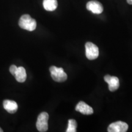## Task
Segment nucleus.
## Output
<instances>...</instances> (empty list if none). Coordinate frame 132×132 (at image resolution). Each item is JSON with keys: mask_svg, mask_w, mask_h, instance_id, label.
<instances>
[{"mask_svg": "<svg viewBox=\"0 0 132 132\" xmlns=\"http://www.w3.org/2000/svg\"><path fill=\"white\" fill-rule=\"evenodd\" d=\"M17 68L18 67L15 65H12L11 67H10L9 71L12 75H14V76L15 75V73L16 71V70H17Z\"/></svg>", "mask_w": 132, "mask_h": 132, "instance_id": "obj_13", "label": "nucleus"}, {"mask_svg": "<svg viewBox=\"0 0 132 132\" xmlns=\"http://www.w3.org/2000/svg\"><path fill=\"white\" fill-rule=\"evenodd\" d=\"M86 8L93 14H100L103 11L102 4L97 1H90L86 4Z\"/></svg>", "mask_w": 132, "mask_h": 132, "instance_id": "obj_7", "label": "nucleus"}, {"mask_svg": "<svg viewBox=\"0 0 132 132\" xmlns=\"http://www.w3.org/2000/svg\"><path fill=\"white\" fill-rule=\"evenodd\" d=\"M3 107L8 113L14 114L18 110V105L15 101L9 100H5L3 102Z\"/></svg>", "mask_w": 132, "mask_h": 132, "instance_id": "obj_9", "label": "nucleus"}, {"mask_svg": "<svg viewBox=\"0 0 132 132\" xmlns=\"http://www.w3.org/2000/svg\"><path fill=\"white\" fill-rule=\"evenodd\" d=\"M19 24L21 28L28 31H34L37 26L36 21L28 14L23 15L21 16L19 20Z\"/></svg>", "mask_w": 132, "mask_h": 132, "instance_id": "obj_1", "label": "nucleus"}, {"mask_svg": "<svg viewBox=\"0 0 132 132\" xmlns=\"http://www.w3.org/2000/svg\"><path fill=\"white\" fill-rule=\"evenodd\" d=\"M77 121L74 119H69L68 127L66 130V132H76L77 131Z\"/></svg>", "mask_w": 132, "mask_h": 132, "instance_id": "obj_12", "label": "nucleus"}, {"mask_svg": "<svg viewBox=\"0 0 132 132\" xmlns=\"http://www.w3.org/2000/svg\"><path fill=\"white\" fill-rule=\"evenodd\" d=\"M2 131H3V130L0 128V132H2Z\"/></svg>", "mask_w": 132, "mask_h": 132, "instance_id": "obj_15", "label": "nucleus"}, {"mask_svg": "<svg viewBox=\"0 0 132 132\" xmlns=\"http://www.w3.org/2000/svg\"><path fill=\"white\" fill-rule=\"evenodd\" d=\"M86 56L89 60H94L99 55L98 48L93 43L88 42L85 45Z\"/></svg>", "mask_w": 132, "mask_h": 132, "instance_id": "obj_4", "label": "nucleus"}, {"mask_svg": "<svg viewBox=\"0 0 132 132\" xmlns=\"http://www.w3.org/2000/svg\"><path fill=\"white\" fill-rule=\"evenodd\" d=\"M43 6L47 11H54L57 7V0H44Z\"/></svg>", "mask_w": 132, "mask_h": 132, "instance_id": "obj_11", "label": "nucleus"}, {"mask_svg": "<svg viewBox=\"0 0 132 132\" xmlns=\"http://www.w3.org/2000/svg\"><path fill=\"white\" fill-rule=\"evenodd\" d=\"M127 1L129 4H132V0H127Z\"/></svg>", "mask_w": 132, "mask_h": 132, "instance_id": "obj_14", "label": "nucleus"}, {"mask_svg": "<svg viewBox=\"0 0 132 132\" xmlns=\"http://www.w3.org/2000/svg\"><path fill=\"white\" fill-rule=\"evenodd\" d=\"M14 77L18 82H23L25 81L26 80V72L25 69L23 67H18Z\"/></svg>", "mask_w": 132, "mask_h": 132, "instance_id": "obj_10", "label": "nucleus"}, {"mask_svg": "<svg viewBox=\"0 0 132 132\" xmlns=\"http://www.w3.org/2000/svg\"><path fill=\"white\" fill-rule=\"evenodd\" d=\"M75 110L85 115H90L94 113V110L92 107H90L89 105H87L86 103L82 101L80 102L77 104V106H76Z\"/></svg>", "mask_w": 132, "mask_h": 132, "instance_id": "obj_8", "label": "nucleus"}, {"mask_svg": "<svg viewBox=\"0 0 132 132\" xmlns=\"http://www.w3.org/2000/svg\"><path fill=\"white\" fill-rule=\"evenodd\" d=\"M51 76L53 80L56 82H64L67 79V75L64 69L60 67H56V66L53 65L50 68Z\"/></svg>", "mask_w": 132, "mask_h": 132, "instance_id": "obj_2", "label": "nucleus"}, {"mask_svg": "<svg viewBox=\"0 0 132 132\" xmlns=\"http://www.w3.org/2000/svg\"><path fill=\"white\" fill-rule=\"evenodd\" d=\"M49 115L46 112H42L39 115L37 118V122H36V127L38 131L40 132H45L48 128Z\"/></svg>", "mask_w": 132, "mask_h": 132, "instance_id": "obj_3", "label": "nucleus"}, {"mask_svg": "<svg viewBox=\"0 0 132 132\" xmlns=\"http://www.w3.org/2000/svg\"><path fill=\"white\" fill-rule=\"evenodd\" d=\"M104 80L108 85V89L110 91L114 92L118 89L119 87V80L118 77H112L110 75H106L104 77Z\"/></svg>", "mask_w": 132, "mask_h": 132, "instance_id": "obj_6", "label": "nucleus"}, {"mask_svg": "<svg viewBox=\"0 0 132 132\" xmlns=\"http://www.w3.org/2000/svg\"><path fill=\"white\" fill-rule=\"evenodd\" d=\"M128 125L122 121H118L110 124L108 127V132H125L127 131Z\"/></svg>", "mask_w": 132, "mask_h": 132, "instance_id": "obj_5", "label": "nucleus"}]
</instances>
